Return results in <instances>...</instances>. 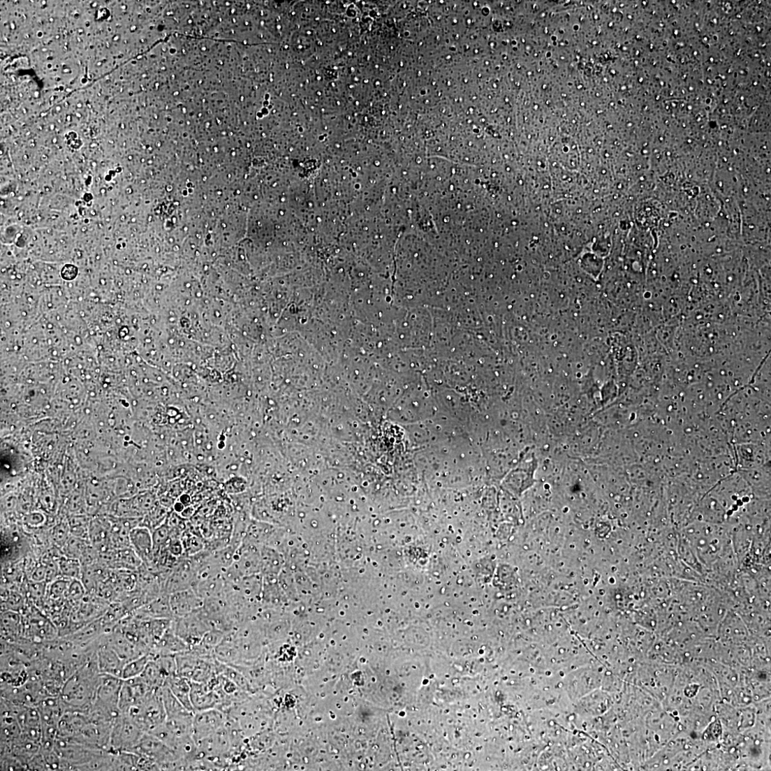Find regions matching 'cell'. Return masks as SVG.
<instances>
[{
  "instance_id": "ac0fdd59",
  "label": "cell",
  "mask_w": 771,
  "mask_h": 771,
  "mask_svg": "<svg viewBox=\"0 0 771 771\" xmlns=\"http://www.w3.org/2000/svg\"><path fill=\"white\" fill-rule=\"evenodd\" d=\"M181 541L185 557L196 555L205 550L204 540L195 534L184 531L181 536Z\"/></svg>"
},
{
  "instance_id": "e0dca14e",
  "label": "cell",
  "mask_w": 771,
  "mask_h": 771,
  "mask_svg": "<svg viewBox=\"0 0 771 771\" xmlns=\"http://www.w3.org/2000/svg\"><path fill=\"white\" fill-rule=\"evenodd\" d=\"M152 659L149 653L125 663L122 680H128L140 677L149 661Z\"/></svg>"
},
{
  "instance_id": "ba28073f",
  "label": "cell",
  "mask_w": 771,
  "mask_h": 771,
  "mask_svg": "<svg viewBox=\"0 0 771 771\" xmlns=\"http://www.w3.org/2000/svg\"><path fill=\"white\" fill-rule=\"evenodd\" d=\"M169 595L174 619L194 613L204 605L205 600L192 588Z\"/></svg>"
},
{
  "instance_id": "ffe728a7",
  "label": "cell",
  "mask_w": 771,
  "mask_h": 771,
  "mask_svg": "<svg viewBox=\"0 0 771 771\" xmlns=\"http://www.w3.org/2000/svg\"><path fill=\"white\" fill-rule=\"evenodd\" d=\"M154 554L167 548L171 540V530L166 522L152 531Z\"/></svg>"
},
{
  "instance_id": "7402d4cb",
  "label": "cell",
  "mask_w": 771,
  "mask_h": 771,
  "mask_svg": "<svg viewBox=\"0 0 771 771\" xmlns=\"http://www.w3.org/2000/svg\"><path fill=\"white\" fill-rule=\"evenodd\" d=\"M70 585L71 582L66 578L54 581L49 588L50 596L55 599L66 596Z\"/></svg>"
},
{
  "instance_id": "cb8c5ba5",
  "label": "cell",
  "mask_w": 771,
  "mask_h": 771,
  "mask_svg": "<svg viewBox=\"0 0 771 771\" xmlns=\"http://www.w3.org/2000/svg\"><path fill=\"white\" fill-rule=\"evenodd\" d=\"M32 580L36 582H41L47 578V568L44 566L38 567L32 575Z\"/></svg>"
},
{
  "instance_id": "603a6c76",
  "label": "cell",
  "mask_w": 771,
  "mask_h": 771,
  "mask_svg": "<svg viewBox=\"0 0 771 771\" xmlns=\"http://www.w3.org/2000/svg\"><path fill=\"white\" fill-rule=\"evenodd\" d=\"M85 594V587L83 584L78 580H73L71 582L66 596H68L72 600H79Z\"/></svg>"
},
{
  "instance_id": "7c38bea8",
  "label": "cell",
  "mask_w": 771,
  "mask_h": 771,
  "mask_svg": "<svg viewBox=\"0 0 771 771\" xmlns=\"http://www.w3.org/2000/svg\"><path fill=\"white\" fill-rule=\"evenodd\" d=\"M99 672L103 674L122 679L125 662L118 656L112 647L104 646L100 648L96 655Z\"/></svg>"
},
{
  "instance_id": "8fae6325",
  "label": "cell",
  "mask_w": 771,
  "mask_h": 771,
  "mask_svg": "<svg viewBox=\"0 0 771 771\" xmlns=\"http://www.w3.org/2000/svg\"><path fill=\"white\" fill-rule=\"evenodd\" d=\"M139 619H174L170 595L162 594L136 610Z\"/></svg>"
},
{
  "instance_id": "8992f818",
  "label": "cell",
  "mask_w": 771,
  "mask_h": 771,
  "mask_svg": "<svg viewBox=\"0 0 771 771\" xmlns=\"http://www.w3.org/2000/svg\"><path fill=\"white\" fill-rule=\"evenodd\" d=\"M228 715L218 709H210L194 713L192 721V735L196 742L216 733L226 726Z\"/></svg>"
},
{
  "instance_id": "d6986e66",
  "label": "cell",
  "mask_w": 771,
  "mask_h": 771,
  "mask_svg": "<svg viewBox=\"0 0 771 771\" xmlns=\"http://www.w3.org/2000/svg\"><path fill=\"white\" fill-rule=\"evenodd\" d=\"M2 633L4 637L14 638L20 633L21 618L18 613L10 610L2 615Z\"/></svg>"
},
{
  "instance_id": "4fadbf2b",
  "label": "cell",
  "mask_w": 771,
  "mask_h": 771,
  "mask_svg": "<svg viewBox=\"0 0 771 771\" xmlns=\"http://www.w3.org/2000/svg\"><path fill=\"white\" fill-rule=\"evenodd\" d=\"M158 691L162 698L168 719L183 718L194 714V712L186 708L167 685Z\"/></svg>"
},
{
  "instance_id": "5bb4252c",
  "label": "cell",
  "mask_w": 771,
  "mask_h": 771,
  "mask_svg": "<svg viewBox=\"0 0 771 771\" xmlns=\"http://www.w3.org/2000/svg\"><path fill=\"white\" fill-rule=\"evenodd\" d=\"M28 631L32 638L39 640H51L56 635V629L46 619L39 615L28 617Z\"/></svg>"
},
{
  "instance_id": "7a4b0ae2",
  "label": "cell",
  "mask_w": 771,
  "mask_h": 771,
  "mask_svg": "<svg viewBox=\"0 0 771 771\" xmlns=\"http://www.w3.org/2000/svg\"><path fill=\"white\" fill-rule=\"evenodd\" d=\"M175 659L177 674L191 682L209 683L218 675L215 656L202 657L189 650L175 655Z\"/></svg>"
},
{
  "instance_id": "5b68a950",
  "label": "cell",
  "mask_w": 771,
  "mask_h": 771,
  "mask_svg": "<svg viewBox=\"0 0 771 771\" xmlns=\"http://www.w3.org/2000/svg\"><path fill=\"white\" fill-rule=\"evenodd\" d=\"M172 626L190 648L199 645L205 635L213 629L203 608L194 613L174 619Z\"/></svg>"
},
{
  "instance_id": "9a60e30c",
  "label": "cell",
  "mask_w": 771,
  "mask_h": 771,
  "mask_svg": "<svg viewBox=\"0 0 771 771\" xmlns=\"http://www.w3.org/2000/svg\"><path fill=\"white\" fill-rule=\"evenodd\" d=\"M166 685L170 688L173 694L187 710L195 713L191 702V682L189 680L176 674L168 680Z\"/></svg>"
},
{
  "instance_id": "6da1fadb",
  "label": "cell",
  "mask_w": 771,
  "mask_h": 771,
  "mask_svg": "<svg viewBox=\"0 0 771 771\" xmlns=\"http://www.w3.org/2000/svg\"><path fill=\"white\" fill-rule=\"evenodd\" d=\"M95 668L89 665L82 666L81 670L67 681L60 697L64 704L75 707L78 711L87 705H92L101 680V675L96 676Z\"/></svg>"
},
{
  "instance_id": "277c9868",
  "label": "cell",
  "mask_w": 771,
  "mask_h": 771,
  "mask_svg": "<svg viewBox=\"0 0 771 771\" xmlns=\"http://www.w3.org/2000/svg\"><path fill=\"white\" fill-rule=\"evenodd\" d=\"M145 731L130 717L121 714L115 721L110 740V751L112 753L133 752L138 746Z\"/></svg>"
},
{
  "instance_id": "2e32d148",
  "label": "cell",
  "mask_w": 771,
  "mask_h": 771,
  "mask_svg": "<svg viewBox=\"0 0 771 771\" xmlns=\"http://www.w3.org/2000/svg\"><path fill=\"white\" fill-rule=\"evenodd\" d=\"M261 572L266 575H274L280 570L281 558L277 550L271 546L263 545L260 548Z\"/></svg>"
},
{
  "instance_id": "52a82bcc",
  "label": "cell",
  "mask_w": 771,
  "mask_h": 771,
  "mask_svg": "<svg viewBox=\"0 0 771 771\" xmlns=\"http://www.w3.org/2000/svg\"><path fill=\"white\" fill-rule=\"evenodd\" d=\"M142 677L122 680L118 700L122 714H126L133 707L140 704L153 691Z\"/></svg>"
},
{
  "instance_id": "44dd1931",
  "label": "cell",
  "mask_w": 771,
  "mask_h": 771,
  "mask_svg": "<svg viewBox=\"0 0 771 771\" xmlns=\"http://www.w3.org/2000/svg\"><path fill=\"white\" fill-rule=\"evenodd\" d=\"M59 571L64 578L78 580L81 571L80 564L77 559H62L59 563Z\"/></svg>"
},
{
  "instance_id": "3957f363",
  "label": "cell",
  "mask_w": 771,
  "mask_h": 771,
  "mask_svg": "<svg viewBox=\"0 0 771 771\" xmlns=\"http://www.w3.org/2000/svg\"><path fill=\"white\" fill-rule=\"evenodd\" d=\"M145 733H149L167 721L164 704L158 690L153 691L140 704L127 712Z\"/></svg>"
},
{
  "instance_id": "30bf717a",
  "label": "cell",
  "mask_w": 771,
  "mask_h": 771,
  "mask_svg": "<svg viewBox=\"0 0 771 771\" xmlns=\"http://www.w3.org/2000/svg\"><path fill=\"white\" fill-rule=\"evenodd\" d=\"M128 538L132 549L141 560L146 563L151 562L154 556L152 531L146 527L137 526L131 531Z\"/></svg>"
},
{
  "instance_id": "9c48e42d",
  "label": "cell",
  "mask_w": 771,
  "mask_h": 771,
  "mask_svg": "<svg viewBox=\"0 0 771 771\" xmlns=\"http://www.w3.org/2000/svg\"><path fill=\"white\" fill-rule=\"evenodd\" d=\"M191 702L194 712L219 710V700L210 683L191 682Z\"/></svg>"
}]
</instances>
